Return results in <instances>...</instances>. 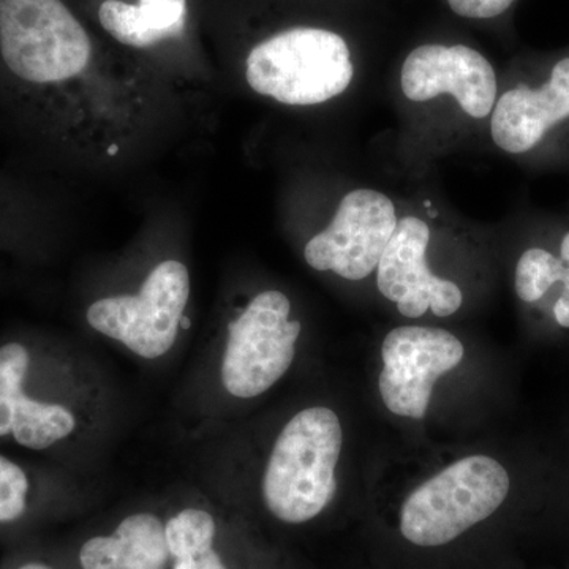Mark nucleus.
Masks as SVG:
<instances>
[{
    "label": "nucleus",
    "mask_w": 569,
    "mask_h": 569,
    "mask_svg": "<svg viewBox=\"0 0 569 569\" xmlns=\"http://www.w3.org/2000/svg\"><path fill=\"white\" fill-rule=\"evenodd\" d=\"M511 493V477L490 456L459 459L419 485L400 505L395 527L396 546L413 559L441 561L485 533Z\"/></svg>",
    "instance_id": "1"
},
{
    "label": "nucleus",
    "mask_w": 569,
    "mask_h": 569,
    "mask_svg": "<svg viewBox=\"0 0 569 569\" xmlns=\"http://www.w3.org/2000/svg\"><path fill=\"white\" fill-rule=\"evenodd\" d=\"M92 44L62 0H0V80L28 119L39 97L80 77Z\"/></svg>",
    "instance_id": "2"
},
{
    "label": "nucleus",
    "mask_w": 569,
    "mask_h": 569,
    "mask_svg": "<svg viewBox=\"0 0 569 569\" xmlns=\"http://www.w3.org/2000/svg\"><path fill=\"white\" fill-rule=\"evenodd\" d=\"M342 443V425L331 408H302L284 422L260 485L261 507L272 523L301 530L320 522L337 496Z\"/></svg>",
    "instance_id": "3"
},
{
    "label": "nucleus",
    "mask_w": 569,
    "mask_h": 569,
    "mask_svg": "<svg viewBox=\"0 0 569 569\" xmlns=\"http://www.w3.org/2000/svg\"><path fill=\"white\" fill-rule=\"evenodd\" d=\"M355 77L346 39L320 28H293L261 41L247 56L252 91L290 107H312L342 96Z\"/></svg>",
    "instance_id": "4"
},
{
    "label": "nucleus",
    "mask_w": 569,
    "mask_h": 569,
    "mask_svg": "<svg viewBox=\"0 0 569 569\" xmlns=\"http://www.w3.org/2000/svg\"><path fill=\"white\" fill-rule=\"evenodd\" d=\"M301 332L287 295L279 290L254 295L227 328L219 366L223 391L250 400L274 388L293 366Z\"/></svg>",
    "instance_id": "5"
},
{
    "label": "nucleus",
    "mask_w": 569,
    "mask_h": 569,
    "mask_svg": "<svg viewBox=\"0 0 569 569\" xmlns=\"http://www.w3.org/2000/svg\"><path fill=\"white\" fill-rule=\"evenodd\" d=\"M190 272L178 260L156 266L137 293L112 295L88 307L93 331L146 361L164 358L178 342L190 299Z\"/></svg>",
    "instance_id": "6"
},
{
    "label": "nucleus",
    "mask_w": 569,
    "mask_h": 569,
    "mask_svg": "<svg viewBox=\"0 0 569 569\" xmlns=\"http://www.w3.org/2000/svg\"><path fill=\"white\" fill-rule=\"evenodd\" d=\"M466 347L441 328L399 326L381 346L383 370L378 377L381 400L397 417L422 419L433 385L462 362Z\"/></svg>",
    "instance_id": "7"
},
{
    "label": "nucleus",
    "mask_w": 569,
    "mask_h": 569,
    "mask_svg": "<svg viewBox=\"0 0 569 569\" xmlns=\"http://www.w3.org/2000/svg\"><path fill=\"white\" fill-rule=\"evenodd\" d=\"M395 203L373 189L347 193L326 230L305 247V258L318 272H335L347 280L367 279L397 227Z\"/></svg>",
    "instance_id": "8"
},
{
    "label": "nucleus",
    "mask_w": 569,
    "mask_h": 569,
    "mask_svg": "<svg viewBox=\"0 0 569 569\" xmlns=\"http://www.w3.org/2000/svg\"><path fill=\"white\" fill-rule=\"evenodd\" d=\"M163 515L170 569H283L206 501L174 503Z\"/></svg>",
    "instance_id": "9"
},
{
    "label": "nucleus",
    "mask_w": 569,
    "mask_h": 569,
    "mask_svg": "<svg viewBox=\"0 0 569 569\" xmlns=\"http://www.w3.org/2000/svg\"><path fill=\"white\" fill-rule=\"evenodd\" d=\"M429 242V224L419 217H403L377 266L378 290L403 317L419 318L430 309L433 316L447 318L462 307L458 284L427 268Z\"/></svg>",
    "instance_id": "10"
},
{
    "label": "nucleus",
    "mask_w": 569,
    "mask_h": 569,
    "mask_svg": "<svg viewBox=\"0 0 569 569\" xmlns=\"http://www.w3.org/2000/svg\"><path fill=\"white\" fill-rule=\"evenodd\" d=\"M32 351L18 340L0 346V440L43 452L66 443L80 429L70 403L29 395Z\"/></svg>",
    "instance_id": "11"
},
{
    "label": "nucleus",
    "mask_w": 569,
    "mask_h": 569,
    "mask_svg": "<svg viewBox=\"0 0 569 569\" xmlns=\"http://www.w3.org/2000/svg\"><path fill=\"white\" fill-rule=\"evenodd\" d=\"M400 86L411 102L455 97L462 111L473 119L492 114L498 99L492 63L466 44L418 47L403 62Z\"/></svg>",
    "instance_id": "12"
},
{
    "label": "nucleus",
    "mask_w": 569,
    "mask_h": 569,
    "mask_svg": "<svg viewBox=\"0 0 569 569\" xmlns=\"http://www.w3.org/2000/svg\"><path fill=\"white\" fill-rule=\"evenodd\" d=\"M569 123V56L550 63L537 84L522 82L501 93L490 114L497 148L512 156L539 151Z\"/></svg>",
    "instance_id": "13"
},
{
    "label": "nucleus",
    "mask_w": 569,
    "mask_h": 569,
    "mask_svg": "<svg viewBox=\"0 0 569 569\" xmlns=\"http://www.w3.org/2000/svg\"><path fill=\"white\" fill-rule=\"evenodd\" d=\"M70 569H170L163 508H134L61 549Z\"/></svg>",
    "instance_id": "14"
},
{
    "label": "nucleus",
    "mask_w": 569,
    "mask_h": 569,
    "mask_svg": "<svg viewBox=\"0 0 569 569\" xmlns=\"http://www.w3.org/2000/svg\"><path fill=\"white\" fill-rule=\"evenodd\" d=\"M515 291L523 305L548 307L552 323L569 331V228L556 247L531 246L520 253Z\"/></svg>",
    "instance_id": "15"
},
{
    "label": "nucleus",
    "mask_w": 569,
    "mask_h": 569,
    "mask_svg": "<svg viewBox=\"0 0 569 569\" xmlns=\"http://www.w3.org/2000/svg\"><path fill=\"white\" fill-rule=\"evenodd\" d=\"M100 24L126 47L151 48L183 31L187 0H107L100 6Z\"/></svg>",
    "instance_id": "16"
},
{
    "label": "nucleus",
    "mask_w": 569,
    "mask_h": 569,
    "mask_svg": "<svg viewBox=\"0 0 569 569\" xmlns=\"http://www.w3.org/2000/svg\"><path fill=\"white\" fill-rule=\"evenodd\" d=\"M32 482L20 463L0 455V531H13L33 519Z\"/></svg>",
    "instance_id": "17"
},
{
    "label": "nucleus",
    "mask_w": 569,
    "mask_h": 569,
    "mask_svg": "<svg viewBox=\"0 0 569 569\" xmlns=\"http://www.w3.org/2000/svg\"><path fill=\"white\" fill-rule=\"evenodd\" d=\"M0 569H70L61 550L22 549L9 557Z\"/></svg>",
    "instance_id": "18"
},
{
    "label": "nucleus",
    "mask_w": 569,
    "mask_h": 569,
    "mask_svg": "<svg viewBox=\"0 0 569 569\" xmlns=\"http://www.w3.org/2000/svg\"><path fill=\"white\" fill-rule=\"evenodd\" d=\"M516 0H448L456 14L470 20H492L511 9Z\"/></svg>",
    "instance_id": "19"
},
{
    "label": "nucleus",
    "mask_w": 569,
    "mask_h": 569,
    "mask_svg": "<svg viewBox=\"0 0 569 569\" xmlns=\"http://www.w3.org/2000/svg\"><path fill=\"white\" fill-rule=\"evenodd\" d=\"M17 213L13 198H10L0 187V239L13 230V219Z\"/></svg>",
    "instance_id": "20"
}]
</instances>
